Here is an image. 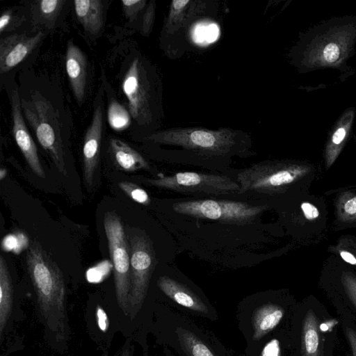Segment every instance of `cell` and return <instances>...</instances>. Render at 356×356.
<instances>
[{
	"instance_id": "cell-1",
	"label": "cell",
	"mask_w": 356,
	"mask_h": 356,
	"mask_svg": "<svg viewBox=\"0 0 356 356\" xmlns=\"http://www.w3.org/2000/svg\"><path fill=\"white\" fill-rule=\"evenodd\" d=\"M171 163L229 172L234 159L252 156L253 140L246 131L229 127H200L160 129L141 138Z\"/></svg>"
},
{
	"instance_id": "cell-2",
	"label": "cell",
	"mask_w": 356,
	"mask_h": 356,
	"mask_svg": "<svg viewBox=\"0 0 356 356\" xmlns=\"http://www.w3.org/2000/svg\"><path fill=\"white\" fill-rule=\"evenodd\" d=\"M121 88L134 131L141 138L160 130L164 118L163 81L156 66L138 50L128 58Z\"/></svg>"
},
{
	"instance_id": "cell-3",
	"label": "cell",
	"mask_w": 356,
	"mask_h": 356,
	"mask_svg": "<svg viewBox=\"0 0 356 356\" xmlns=\"http://www.w3.org/2000/svg\"><path fill=\"white\" fill-rule=\"evenodd\" d=\"M20 101L24 119L38 141L49 154L58 170L67 175L64 134L68 127L61 109L38 90L30 91L27 97H20Z\"/></svg>"
},
{
	"instance_id": "cell-4",
	"label": "cell",
	"mask_w": 356,
	"mask_h": 356,
	"mask_svg": "<svg viewBox=\"0 0 356 356\" xmlns=\"http://www.w3.org/2000/svg\"><path fill=\"white\" fill-rule=\"evenodd\" d=\"M26 265L41 312L48 321H55L62 328L65 293L62 272L36 241L28 249Z\"/></svg>"
},
{
	"instance_id": "cell-5",
	"label": "cell",
	"mask_w": 356,
	"mask_h": 356,
	"mask_svg": "<svg viewBox=\"0 0 356 356\" xmlns=\"http://www.w3.org/2000/svg\"><path fill=\"white\" fill-rule=\"evenodd\" d=\"M309 171L305 165L266 160L237 171L234 177L241 188L239 195L261 197L283 191Z\"/></svg>"
},
{
	"instance_id": "cell-6",
	"label": "cell",
	"mask_w": 356,
	"mask_h": 356,
	"mask_svg": "<svg viewBox=\"0 0 356 356\" xmlns=\"http://www.w3.org/2000/svg\"><path fill=\"white\" fill-rule=\"evenodd\" d=\"M144 181L158 188L202 199L237 196L241 189L234 177L220 173L179 172Z\"/></svg>"
},
{
	"instance_id": "cell-7",
	"label": "cell",
	"mask_w": 356,
	"mask_h": 356,
	"mask_svg": "<svg viewBox=\"0 0 356 356\" xmlns=\"http://www.w3.org/2000/svg\"><path fill=\"white\" fill-rule=\"evenodd\" d=\"M267 205L256 204L217 198L181 200L172 204L178 214L195 218L214 220L232 225H244L253 222Z\"/></svg>"
},
{
	"instance_id": "cell-8",
	"label": "cell",
	"mask_w": 356,
	"mask_h": 356,
	"mask_svg": "<svg viewBox=\"0 0 356 356\" xmlns=\"http://www.w3.org/2000/svg\"><path fill=\"white\" fill-rule=\"evenodd\" d=\"M104 225L113 261L117 300L126 314L129 312L130 293V254L123 226L114 212L104 214Z\"/></svg>"
},
{
	"instance_id": "cell-9",
	"label": "cell",
	"mask_w": 356,
	"mask_h": 356,
	"mask_svg": "<svg viewBox=\"0 0 356 356\" xmlns=\"http://www.w3.org/2000/svg\"><path fill=\"white\" fill-rule=\"evenodd\" d=\"M130 245L129 306L138 308L146 296L156 264L155 252L152 243L144 236H131Z\"/></svg>"
},
{
	"instance_id": "cell-10",
	"label": "cell",
	"mask_w": 356,
	"mask_h": 356,
	"mask_svg": "<svg viewBox=\"0 0 356 356\" xmlns=\"http://www.w3.org/2000/svg\"><path fill=\"white\" fill-rule=\"evenodd\" d=\"M214 2L202 0H174L171 1L162 27L160 41L168 53L172 42L183 36L184 31L192 27V23L208 13L214 11Z\"/></svg>"
},
{
	"instance_id": "cell-11",
	"label": "cell",
	"mask_w": 356,
	"mask_h": 356,
	"mask_svg": "<svg viewBox=\"0 0 356 356\" xmlns=\"http://www.w3.org/2000/svg\"><path fill=\"white\" fill-rule=\"evenodd\" d=\"M104 89L101 87L95 98L90 124L88 127L83 145V175L87 187L92 184L94 172L97 167L104 130Z\"/></svg>"
},
{
	"instance_id": "cell-12",
	"label": "cell",
	"mask_w": 356,
	"mask_h": 356,
	"mask_svg": "<svg viewBox=\"0 0 356 356\" xmlns=\"http://www.w3.org/2000/svg\"><path fill=\"white\" fill-rule=\"evenodd\" d=\"M10 97L13 120L12 131L15 140L33 172L38 177L44 178L45 175L40 161L37 147L30 134L22 113L18 90L13 89Z\"/></svg>"
},
{
	"instance_id": "cell-13",
	"label": "cell",
	"mask_w": 356,
	"mask_h": 356,
	"mask_svg": "<svg viewBox=\"0 0 356 356\" xmlns=\"http://www.w3.org/2000/svg\"><path fill=\"white\" fill-rule=\"evenodd\" d=\"M44 36L42 31L33 35L15 33L1 38L0 72L6 74L22 63L39 44Z\"/></svg>"
},
{
	"instance_id": "cell-14",
	"label": "cell",
	"mask_w": 356,
	"mask_h": 356,
	"mask_svg": "<svg viewBox=\"0 0 356 356\" xmlns=\"http://www.w3.org/2000/svg\"><path fill=\"white\" fill-rule=\"evenodd\" d=\"M82 50L73 40L68 41L65 55V69L74 96L81 105L87 90L88 62Z\"/></svg>"
},
{
	"instance_id": "cell-15",
	"label": "cell",
	"mask_w": 356,
	"mask_h": 356,
	"mask_svg": "<svg viewBox=\"0 0 356 356\" xmlns=\"http://www.w3.org/2000/svg\"><path fill=\"white\" fill-rule=\"evenodd\" d=\"M157 284L166 296L179 305L202 315L208 316L210 314L208 304L181 281L163 275L159 278Z\"/></svg>"
},
{
	"instance_id": "cell-16",
	"label": "cell",
	"mask_w": 356,
	"mask_h": 356,
	"mask_svg": "<svg viewBox=\"0 0 356 356\" xmlns=\"http://www.w3.org/2000/svg\"><path fill=\"white\" fill-rule=\"evenodd\" d=\"M172 346L184 356H220L203 335L189 325L175 323L172 329Z\"/></svg>"
},
{
	"instance_id": "cell-17",
	"label": "cell",
	"mask_w": 356,
	"mask_h": 356,
	"mask_svg": "<svg viewBox=\"0 0 356 356\" xmlns=\"http://www.w3.org/2000/svg\"><path fill=\"white\" fill-rule=\"evenodd\" d=\"M121 3L128 22L136 25L142 35H148L152 31L155 19V1L123 0Z\"/></svg>"
},
{
	"instance_id": "cell-18",
	"label": "cell",
	"mask_w": 356,
	"mask_h": 356,
	"mask_svg": "<svg viewBox=\"0 0 356 356\" xmlns=\"http://www.w3.org/2000/svg\"><path fill=\"white\" fill-rule=\"evenodd\" d=\"M104 1L101 0H76L74 1L75 15L88 33L97 35L104 26Z\"/></svg>"
},
{
	"instance_id": "cell-19",
	"label": "cell",
	"mask_w": 356,
	"mask_h": 356,
	"mask_svg": "<svg viewBox=\"0 0 356 356\" xmlns=\"http://www.w3.org/2000/svg\"><path fill=\"white\" fill-rule=\"evenodd\" d=\"M109 147L114 161L120 169L134 172L149 168V163L145 159L125 142L111 138L109 140Z\"/></svg>"
},
{
	"instance_id": "cell-20",
	"label": "cell",
	"mask_w": 356,
	"mask_h": 356,
	"mask_svg": "<svg viewBox=\"0 0 356 356\" xmlns=\"http://www.w3.org/2000/svg\"><path fill=\"white\" fill-rule=\"evenodd\" d=\"M283 315V309L277 305L266 304L258 308L253 315V339H260L274 329Z\"/></svg>"
},
{
	"instance_id": "cell-21",
	"label": "cell",
	"mask_w": 356,
	"mask_h": 356,
	"mask_svg": "<svg viewBox=\"0 0 356 356\" xmlns=\"http://www.w3.org/2000/svg\"><path fill=\"white\" fill-rule=\"evenodd\" d=\"M65 0H40L35 1L31 6L33 23L51 29L54 27L60 15Z\"/></svg>"
},
{
	"instance_id": "cell-22",
	"label": "cell",
	"mask_w": 356,
	"mask_h": 356,
	"mask_svg": "<svg viewBox=\"0 0 356 356\" xmlns=\"http://www.w3.org/2000/svg\"><path fill=\"white\" fill-rule=\"evenodd\" d=\"M302 356H320V333L318 319L312 309L307 312L302 331Z\"/></svg>"
},
{
	"instance_id": "cell-23",
	"label": "cell",
	"mask_w": 356,
	"mask_h": 356,
	"mask_svg": "<svg viewBox=\"0 0 356 356\" xmlns=\"http://www.w3.org/2000/svg\"><path fill=\"white\" fill-rule=\"evenodd\" d=\"M13 288L6 261L0 257V333L3 330L12 310Z\"/></svg>"
},
{
	"instance_id": "cell-24",
	"label": "cell",
	"mask_w": 356,
	"mask_h": 356,
	"mask_svg": "<svg viewBox=\"0 0 356 356\" xmlns=\"http://www.w3.org/2000/svg\"><path fill=\"white\" fill-rule=\"evenodd\" d=\"M106 116L111 128L116 131L125 130L132 124L128 108L111 96L108 101Z\"/></svg>"
},
{
	"instance_id": "cell-25",
	"label": "cell",
	"mask_w": 356,
	"mask_h": 356,
	"mask_svg": "<svg viewBox=\"0 0 356 356\" xmlns=\"http://www.w3.org/2000/svg\"><path fill=\"white\" fill-rule=\"evenodd\" d=\"M337 216L343 222L356 221V194L346 192L341 193L336 204Z\"/></svg>"
},
{
	"instance_id": "cell-26",
	"label": "cell",
	"mask_w": 356,
	"mask_h": 356,
	"mask_svg": "<svg viewBox=\"0 0 356 356\" xmlns=\"http://www.w3.org/2000/svg\"><path fill=\"white\" fill-rule=\"evenodd\" d=\"M119 187L135 202L143 205H148L150 203L147 192L138 185L128 181H121L119 183Z\"/></svg>"
},
{
	"instance_id": "cell-27",
	"label": "cell",
	"mask_w": 356,
	"mask_h": 356,
	"mask_svg": "<svg viewBox=\"0 0 356 356\" xmlns=\"http://www.w3.org/2000/svg\"><path fill=\"white\" fill-rule=\"evenodd\" d=\"M24 19L12 10H4L0 17V33L9 32L19 26Z\"/></svg>"
},
{
	"instance_id": "cell-28",
	"label": "cell",
	"mask_w": 356,
	"mask_h": 356,
	"mask_svg": "<svg viewBox=\"0 0 356 356\" xmlns=\"http://www.w3.org/2000/svg\"><path fill=\"white\" fill-rule=\"evenodd\" d=\"M111 268L112 265L107 261L90 268L86 273L88 281L92 283L101 282L109 273Z\"/></svg>"
},
{
	"instance_id": "cell-29",
	"label": "cell",
	"mask_w": 356,
	"mask_h": 356,
	"mask_svg": "<svg viewBox=\"0 0 356 356\" xmlns=\"http://www.w3.org/2000/svg\"><path fill=\"white\" fill-rule=\"evenodd\" d=\"M341 281L348 297L356 307V277L350 272H343Z\"/></svg>"
},
{
	"instance_id": "cell-30",
	"label": "cell",
	"mask_w": 356,
	"mask_h": 356,
	"mask_svg": "<svg viewBox=\"0 0 356 356\" xmlns=\"http://www.w3.org/2000/svg\"><path fill=\"white\" fill-rule=\"evenodd\" d=\"M301 209L304 216L308 220H314L319 216L318 208L309 202H303L301 204Z\"/></svg>"
},
{
	"instance_id": "cell-31",
	"label": "cell",
	"mask_w": 356,
	"mask_h": 356,
	"mask_svg": "<svg viewBox=\"0 0 356 356\" xmlns=\"http://www.w3.org/2000/svg\"><path fill=\"white\" fill-rule=\"evenodd\" d=\"M25 238L23 234L20 236L17 235H9L4 238L3 241V247L6 250H10L13 249L17 250L18 248V244L19 242L23 241V238Z\"/></svg>"
},
{
	"instance_id": "cell-32",
	"label": "cell",
	"mask_w": 356,
	"mask_h": 356,
	"mask_svg": "<svg viewBox=\"0 0 356 356\" xmlns=\"http://www.w3.org/2000/svg\"><path fill=\"white\" fill-rule=\"evenodd\" d=\"M97 318L99 329L106 332L108 326V319L105 311L99 306L97 309Z\"/></svg>"
},
{
	"instance_id": "cell-33",
	"label": "cell",
	"mask_w": 356,
	"mask_h": 356,
	"mask_svg": "<svg viewBox=\"0 0 356 356\" xmlns=\"http://www.w3.org/2000/svg\"><path fill=\"white\" fill-rule=\"evenodd\" d=\"M346 336L352 350L353 355L356 356V332L352 328L346 329Z\"/></svg>"
},
{
	"instance_id": "cell-34",
	"label": "cell",
	"mask_w": 356,
	"mask_h": 356,
	"mask_svg": "<svg viewBox=\"0 0 356 356\" xmlns=\"http://www.w3.org/2000/svg\"><path fill=\"white\" fill-rule=\"evenodd\" d=\"M339 254L343 261L356 266V257L351 252L346 250H340Z\"/></svg>"
},
{
	"instance_id": "cell-35",
	"label": "cell",
	"mask_w": 356,
	"mask_h": 356,
	"mask_svg": "<svg viewBox=\"0 0 356 356\" xmlns=\"http://www.w3.org/2000/svg\"><path fill=\"white\" fill-rule=\"evenodd\" d=\"M6 170L5 169L1 168L0 170V178H1V179H3V177L6 176Z\"/></svg>"
}]
</instances>
